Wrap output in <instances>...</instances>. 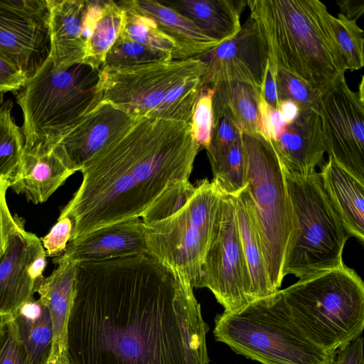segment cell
Returning <instances> with one entry per match:
<instances>
[{"label": "cell", "instance_id": "cell-1", "mask_svg": "<svg viewBox=\"0 0 364 364\" xmlns=\"http://www.w3.org/2000/svg\"><path fill=\"white\" fill-rule=\"evenodd\" d=\"M191 284L147 253L76 262L71 364H209Z\"/></svg>", "mask_w": 364, "mask_h": 364}, {"label": "cell", "instance_id": "cell-2", "mask_svg": "<svg viewBox=\"0 0 364 364\" xmlns=\"http://www.w3.org/2000/svg\"><path fill=\"white\" fill-rule=\"evenodd\" d=\"M200 149L189 123L138 119L81 168V184L58 217L73 221L70 242L141 218L166 194L191 183Z\"/></svg>", "mask_w": 364, "mask_h": 364}, {"label": "cell", "instance_id": "cell-3", "mask_svg": "<svg viewBox=\"0 0 364 364\" xmlns=\"http://www.w3.org/2000/svg\"><path fill=\"white\" fill-rule=\"evenodd\" d=\"M267 48L269 60L309 84L321 95L347 70L332 18L318 0H248Z\"/></svg>", "mask_w": 364, "mask_h": 364}, {"label": "cell", "instance_id": "cell-4", "mask_svg": "<svg viewBox=\"0 0 364 364\" xmlns=\"http://www.w3.org/2000/svg\"><path fill=\"white\" fill-rule=\"evenodd\" d=\"M294 323L330 353L361 336L364 328V284L345 263L300 278L281 289Z\"/></svg>", "mask_w": 364, "mask_h": 364}, {"label": "cell", "instance_id": "cell-5", "mask_svg": "<svg viewBox=\"0 0 364 364\" xmlns=\"http://www.w3.org/2000/svg\"><path fill=\"white\" fill-rule=\"evenodd\" d=\"M206 65L198 57L168 60L125 68L102 67V100L133 117L191 124Z\"/></svg>", "mask_w": 364, "mask_h": 364}, {"label": "cell", "instance_id": "cell-6", "mask_svg": "<svg viewBox=\"0 0 364 364\" xmlns=\"http://www.w3.org/2000/svg\"><path fill=\"white\" fill-rule=\"evenodd\" d=\"M99 70L84 64L57 70L46 58L16 97L24 148L55 146L102 100Z\"/></svg>", "mask_w": 364, "mask_h": 364}, {"label": "cell", "instance_id": "cell-7", "mask_svg": "<svg viewBox=\"0 0 364 364\" xmlns=\"http://www.w3.org/2000/svg\"><path fill=\"white\" fill-rule=\"evenodd\" d=\"M213 336L235 353L261 364H333L336 354L314 343L294 323L281 289L215 318Z\"/></svg>", "mask_w": 364, "mask_h": 364}, {"label": "cell", "instance_id": "cell-8", "mask_svg": "<svg viewBox=\"0 0 364 364\" xmlns=\"http://www.w3.org/2000/svg\"><path fill=\"white\" fill-rule=\"evenodd\" d=\"M285 177L293 228L283 277L293 274L300 279L339 266L349 236L323 190L319 173Z\"/></svg>", "mask_w": 364, "mask_h": 364}, {"label": "cell", "instance_id": "cell-9", "mask_svg": "<svg viewBox=\"0 0 364 364\" xmlns=\"http://www.w3.org/2000/svg\"><path fill=\"white\" fill-rule=\"evenodd\" d=\"M247 162V187L272 287L279 289L293 228L286 177L269 140L242 132Z\"/></svg>", "mask_w": 364, "mask_h": 364}, {"label": "cell", "instance_id": "cell-10", "mask_svg": "<svg viewBox=\"0 0 364 364\" xmlns=\"http://www.w3.org/2000/svg\"><path fill=\"white\" fill-rule=\"evenodd\" d=\"M220 190L205 178L184 204L169 215L144 223L148 254L200 288Z\"/></svg>", "mask_w": 364, "mask_h": 364}, {"label": "cell", "instance_id": "cell-11", "mask_svg": "<svg viewBox=\"0 0 364 364\" xmlns=\"http://www.w3.org/2000/svg\"><path fill=\"white\" fill-rule=\"evenodd\" d=\"M200 288L209 289L226 313L239 311L254 301L235 197L220 190Z\"/></svg>", "mask_w": 364, "mask_h": 364}, {"label": "cell", "instance_id": "cell-12", "mask_svg": "<svg viewBox=\"0 0 364 364\" xmlns=\"http://www.w3.org/2000/svg\"><path fill=\"white\" fill-rule=\"evenodd\" d=\"M318 113L328 156L364 183V99L346 78L321 95Z\"/></svg>", "mask_w": 364, "mask_h": 364}, {"label": "cell", "instance_id": "cell-13", "mask_svg": "<svg viewBox=\"0 0 364 364\" xmlns=\"http://www.w3.org/2000/svg\"><path fill=\"white\" fill-rule=\"evenodd\" d=\"M48 48L47 0H0V53L29 77Z\"/></svg>", "mask_w": 364, "mask_h": 364}, {"label": "cell", "instance_id": "cell-14", "mask_svg": "<svg viewBox=\"0 0 364 364\" xmlns=\"http://www.w3.org/2000/svg\"><path fill=\"white\" fill-rule=\"evenodd\" d=\"M196 57L206 65L202 87L236 81L260 89L268 62L266 43L251 16L232 39Z\"/></svg>", "mask_w": 364, "mask_h": 364}, {"label": "cell", "instance_id": "cell-15", "mask_svg": "<svg viewBox=\"0 0 364 364\" xmlns=\"http://www.w3.org/2000/svg\"><path fill=\"white\" fill-rule=\"evenodd\" d=\"M46 264L41 239L25 230L23 220L0 257V316L12 315L34 298Z\"/></svg>", "mask_w": 364, "mask_h": 364}, {"label": "cell", "instance_id": "cell-16", "mask_svg": "<svg viewBox=\"0 0 364 364\" xmlns=\"http://www.w3.org/2000/svg\"><path fill=\"white\" fill-rule=\"evenodd\" d=\"M138 119L102 100L58 144L71 167L80 171L86 162L124 134Z\"/></svg>", "mask_w": 364, "mask_h": 364}, {"label": "cell", "instance_id": "cell-17", "mask_svg": "<svg viewBox=\"0 0 364 364\" xmlns=\"http://www.w3.org/2000/svg\"><path fill=\"white\" fill-rule=\"evenodd\" d=\"M285 176L303 178L316 171L325 162L326 152L318 112L300 111L274 140L269 141Z\"/></svg>", "mask_w": 364, "mask_h": 364}, {"label": "cell", "instance_id": "cell-18", "mask_svg": "<svg viewBox=\"0 0 364 364\" xmlns=\"http://www.w3.org/2000/svg\"><path fill=\"white\" fill-rule=\"evenodd\" d=\"M75 172L58 144L23 147L18 166L9 179V188L28 201L43 203Z\"/></svg>", "mask_w": 364, "mask_h": 364}, {"label": "cell", "instance_id": "cell-19", "mask_svg": "<svg viewBox=\"0 0 364 364\" xmlns=\"http://www.w3.org/2000/svg\"><path fill=\"white\" fill-rule=\"evenodd\" d=\"M48 53L57 70L82 64L86 53L85 19L87 0H47Z\"/></svg>", "mask_w": 364, "mask_h": 364}, {"label": "cell", "instance_id": "cell-20", "mask_svg": "<svg viewBox=\"0 0 364 364\" xmlns=\"http://www.w3.org/2000/svg\"><path fill=\"white\" fill-rule=\"evenodd\" d=\"M144 253L148 254L145 228L141 218H137L70 241L60 256L75 262H87Z\"/></svg>", "mask_w": 364, "mask_h": 364}, {"label": "cell", "instance_id": "cell-21", "mask_svg": "<svg viewBox=\"0 0 364 364\" xmlns=\"http://www.w3.org/2000/svg\"><path fill=\"white\" fill-rule=\"evenodd\" d=\"M56 267L37 284L36 293L47 307L53 326V346L50 361L68 359L67 324L72 306L76 262L55 257Z\"/></svg>", "mask_w": 364, "mask_h": 364}, {"label": "cell", "instance_id": "cell-22", "mask_svg": "<svg viewBox=\"0 0 364 364\" xmlns=\"http://www.w3.org/2000/svg\"><path fill=\"white\" fill-rule=\"evenodd\" d=\"M323 190L349 237L364 241V183L328 156L320 167Z\"/></svg>", "mask_w": 364, "mask_h": 364}, {"label": "cell", "instance_id": "cell-23", "mask_svg": "<svg viewBox=\"0 0 364 364\" xmlns=\"http://www.w3.org/2000/svg\"><path fill=\"white\" fill-rule=\"evenodd\" d=\"M139 12L151 18L175 43L173 59L183 60L203 54L220 43L206 36L193 21L161 1L131 0Z\"/></svg>", "mask_w": 364, "mask_h": 364}, {"label": "cell", "instance_id": "cell-24", "mask_svg": "<svg viewBox=\"0 0 364 364\" xmlns=\"http://www.w3.org/2000/svg\"><path fill=\"white\" fill-rule=\"evenodd\" d=\"M193 21L206 36L220 43L240 31V14L247 1L233 0H178L161 1Z\"/></svg>", "mask_w": 364, "mask_h": 364}, {"label": "cell", "instance_id": "cell-25", "mask_svg": "<svg viewBox=\"0 0 364 364\" xmlns=\"http://www.w3.org/2000/svg\"><path fill=\"white\" fill-rule=\"evenodd\" d=\"M233 196L242 250L250 279L251 294L255 301L276 291L270 283L247 187Z\"/></svg>", "mask_w": 364, "mask_h": 364}, {"label": "cell", "instance_id": "cell-26", "mask_svg": "<svg viewBox=\"0 0 364 364\" xmlns=\"http://www.w3.org/2000/svg\"><path fill=\"white\" fill-rule=\"evenodd\" d=\"M211 87L213 114L227 116L243 132L259 133V88L236 81H222Z\"/></svg>", "mask_w": 364, "mask_h": 364}, {"label": "cell", "instance_id": "cell-27", "mask_svg": "<svg viewBox=\"0 0 364 364\" xmlns=\"http://www.w3.org/2000/svg\"><path fill=\"white\" fill-rule=\"evenodd\" d=\"M123 11L114 1L88 0L87 23L89 38L82 64L99 70L105 55L120 33Z\"/></svg>", "mask_w": 364, "mask_h": 364}, {"label": "cell", "instance_id": "cell-28", "mask_svg": "<svg viewBox=\"0 0 364 364\" xmlns=\"http://www.w3.org/2000/svg\"><path fill=\"white\" fill-rule=\"evenodd\" d=\"M27 353V364H46L53 346V326L47 307L35 298L12 315Z\"/></svg>", "mask_w": 364, "mask_h": 364}, {"label": "cell", "instance_id": "cell-29", "mask_svg": "<svg viewBox=\"0 0 364 364\" xmlns=\"http://www.w3.org/2000/svg\"><path fill=\"white\" fill-rule=\"evenodd\" d=\"M117 4L124 14L122 33L141 45L171 53L173 58L176 49L174 41L151 18L136 9L131 0L118 1Z\"/></svg>", "mask_w": 364, "mask_h": 364}, {"label": "cell", "instance_id": "cell-30", "mask_svg": "<svg viewBox=\"0 0 364 364\" xmlns=\"http://www.w3.org/2000/svg\"><path fill=\"white\" fill-rule=\"evenodd\" d=\"M216 186L223 193L236 196L247 187V162L242 138L227 153L210 166Z\"/></svg>", "mask_w": 364, "mask_h": 364}, {"label": "cell", "instance_id": "cell-31", "mask_svg": "<svg viewBox=\"0 0 364 364\" xmlns=\"http://www.w3.org/2000/svg\"><path fill=\"white\" fill-rule=\"evenodd\" d=\"M11 102H0V178H11L16 172L23 149L21 127L12 114Z\"/></svg>", "mask_w": 364, "mask_h": 364}, {"label": "cell", "instance_id": "cell-32", "mask_svg": "<svg viewBox=\"0 0 364 364\" xmlns=\"http://www.w3.org/2000/svg\"><path fill=\"white\" fill-rule=\"evenodd\" d=\"M172 59L171 53L141 45L120 31L102 67L125 68Z\"/></svg>", "mask_w": 364, "mask_h": 364}, {"label": "cell", "instance_id": "cell-33", "mask_svg": "<svg viewBox=\"0 0 364 364\" xmlns=\"http://www.w3.org/2000/svg\"><path fill=\"white\" fill-rule=\"evenodd\" d=\"M356 21L341 13L332 18L333 29L338 48L346 70L350 71L360 70L364 65L363 31Z\"/></svg>", "mask_w": 364, "mask_h": 364}, {"label": "cell", "instance_id": "cell-34", "mask_svg": "<svg viewBox=\"0 0 364 364\" xmlns=\"http://www.w3.org/2000/svg\"><path fill=\"white\" fill-rule=\"evenodd\" d=\"M275 78L279 101H291L300 111H318L321 94L318 90L296 76L277 67Z\"/></svg>", "mask_w": 364, "mask_h": 364}, {"label": "cell", "instance_id": "cell-35", "mask_svg": "<svg viewBox=\"0 0 364 364\" xmlns=\"http://www.w3.org/2000/svg\"><path fill=\"white\" fill-rule=\"evenodd\" d=\"M213 95V89L211 86H203L193 111L191 121V133L200 149H206L211 140Z\"/></svg>", "mask_w": 364, "mask_h": 364}, {"label": "cell", "instance_id": "cell-36", "mask_svg": "<svg viewBox=\"0 0 364 364\" xmlns=\"http://www.w3.org/2000/svg\"><path fill=\"white\" fill-rule=\"evenodd\" d=\"M242 131L229 117L213 114L211 140L205 149L210 166L216 164L241 137Z\"/></svg>", "mask_w": 364, "mask_h": 364}, {"label": "cell", "instance_id": "cell-37", "mask_svg": "<svg viewBox=\"0 0 364 364\" xmlns=\"http://www.w3.org/2000/svg\"><path fill=\"white\" fill-rule=\"evenodd\" d=\"M0 364H27V353L11 315L0 316Z\"/></svg>", "mask_w": 364, "mask_h": 364}, {"label": "cell", "instance_id": "cell-38", "mask_svg": "<svg viewBox=\"0 0 364 364\" xmlns=\"http://www.w3.org/2000/svg\"><path fill=\"white\" fill-rule=\"evenodd\" d=\"M73 223L69 217L58 218L49 232L41 238L46 255L58 257L65 250L73 232Z\"/></svg>", "mask_w": 364, "mask_h": 364}, {"label": "cell", "instance_id": "cell-39", "mask_svg": "<svg viewBox=\"0 0 364 364\" xmlns=\"http://www.w3.org/2000/svg\"><path fill=\"white\" fill-rule=\"evenodd\" d=\"M9 177L0 178V257L5 252L9 241L17 227L23 220L12 216L6 202V191L9 188Z\"/></svg>", "mask_w": 364, "mask_h": 364}, {"label": "cell", "instance_id": "cell-40", "mask_svg": "<svg viewBox=\"0 0 364 364\" xmlns=\"http://www.w3.org/2000/svg\"><path fill=\"white\" fill-rule=\"evenodd\" d=\"M28 78L25 72L0 53V96L20 90Z\"/></svg>", "mask_w": 364, "mask_h": 364}, {"label": "cell", "instance_id": "cell-41", "mask_svg": "<svg viewBox=\"0 0 364 364\" xmlns=\"http://www.w3.org/2000/svg\"><path fill=\"white\" fill-rule=\"evenodd\" d=\"M259 134L269 141L275 139L287 124L278 109L270 107L262 98L259 103Z\"/></svg>", "mask_w": 364, "mask_h": 364}, {"label": "cell", "instance_id": "cell-42", "mask_svg": "<svg viewBox=\"0 0 364 364\" xmlns=\"http://www.w3.org/2000/svg\"><path fill=\"white\" fill-rule=\"evenodd\" d=\"M275 73L276 67L268 59L260 87V95L261 98L270 107L277 109L279 100L278 97Z\"/></svg>", "mask_w": 364, "mask_h": 364}, {"label": "cell", "instance_id": "cell-43", "mask_svg": "<svg viewBox=\"0 0 364 364\" xmlns=\"http://www.w3.org/2000/svg\"><path fill=\"white\" fill-rule=\"evenodd\" d=\"M333 364H364L363 338L360 336L338 349Z\"/></svg>", "mask_w": 364, "mask_h": 364}, {"label": "cell", "instance_id": "cell-44", "mask_svg": "<svg viewBox=\"0 0 364 364\" xmlns=\"http://www.w3.org/2000/svg\"><path fill=\"white\" fill-rule=\"evenodd\" d=\"M341 14L350 19H358L364 12L363 0H339L336 1Z\"/></svg>", "mask_w": 364, "mask_h": 364}, {"label": "cell", "instance_id": "cell-45", "mask_svg": "<svg viewBox=\"0 0 364 364\" xmlns=\"http://www.w3.org/2000/svg\"><path fill=\"white\" fill-rule=\"evenodd\" d=\"M277 109L287 124L294 121L299 113L297 105L289 100H280Z\"/></svg>", "mask_w": 364, "mask_h": 364}, {"label": "cell", "instance_id": "cell-46", "mask_svg": "<svg viewBox=\"0 0 364 364\" xmlns=\"http://www.w3.org/2000/svg\"><path fill=\"white\" fill-rule=\"evenodd\" d=\"M46 364H71L68 359L58 360L55 361L48 360Z\"/></svg>", "mask_w": 364, "mask_h": 364}]
</instances>
